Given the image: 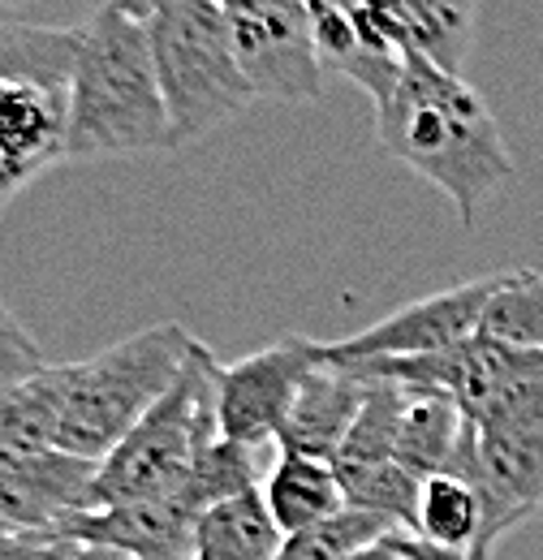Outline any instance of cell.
I'll list each match as a JSON object with an SVG mask.
<instances>
[{
  "label": "cell",
  "mask_w": 543,
  "mask_h": 560,
  "mask_svg": "<svg viewBox=\"0 0 543 560\" xmlns=\"http://www.w3.org/2000/svg\"><path fill=\"white\" fill-rule=\"evenodd\" d=\"M496 277L500 272L462 280L431 298L406 302L402 311L376 319L371 328L345 341H320V358L333 366H349V362H376V358H423V353L453 350L483 328V311L496 293Z\"/></svg>",
  "instance_id": "cell-9"
},
{
  "label": "cell",
  "mask_w": 543,
  "mask_h": 560,
  "mask_svg": "<svg viewBox=\"0 0 543 560\" xmlns=\"http://www.w3.org/2000/svg\"><path fill=\"white\" fill-rule=\"evenodd\" d=\"M108 4H117V9H126L135 18H151V13L169 9V4H182V0H108Z\"/></svg>",
  "instance_id": "cell-29"
},
{
  "label": "cell",
  "mask_w": 543,
  "mask_h": 560,
  "mask_svg": "<svg viewBox=\"0 0 543 560\" xmlns=\"http://www.w3.org/2000/svg\"><path fill=\"white\" fill-rule=\"evenodd\" d=\"M204 513L207 504L199 500V491L182 483V488L151 495V500H135V504L86 509L61 530L82 544H104L138 560H190L195 526Z\"/></svg>",
  "instance_id": "cell-11"
},
{
  "label": "cell",
  "mask_w": 543,
  "mask_h": 560,
  "mask_svg": "<svg viewBox=\"0 0 543 560\" xmlns=\"http://www.w3.org/2000/svg\"><path fill=\"white\" fill-rule=\"evenodd\" d=\"M13 530H9V522H4V513H0V539H9Z\"/></svg>",
  "instance_id": "cell-30"
},
{
  "label": "cell",
  "mask_w": 543,
  "mask_h": 560,
  "mask_svg": "<svg viewBox=\"0 0 543 560\" xmlns=\"http://www.w3.org/2000/svg\"><path fill=\"white\" fill-rule=\"evenodd\" d=\"M409 535H418L423 544L449 548V552H466L475 560L478 539H483V500H478V491L458 475L427 479Z\"/></svg>",
  "instance_id": "cell-19"
},
{
  "label": "cell",
  "mask_w": 543,
  "mask_h": 560,
  "mask_svg": "<svg viewBox=\"0 0 543 560\" xmlns=\"http://www.w3.org/2000/svg\"><path fill=\"white\" fill-rule=\"evenodd\" d=\"M66 410V366H48L35 380L0 393V470L57 448V427Z\"/></svg>",
  "instance_id": "cell-15"
},
{
  "label": "cell",
  "mask_w": 543,
  "mask_h": 560,
  "mask_svg": "<svg viewBox=\"0 0 543 560\" xmlns=\"http://www.w3.org/2000/svg\"><path fill=\"white\" fill-rule=\"evenodd\" d=\"M285 535L276 530L264 488L211 504L195 526L190 560H276Z\"/></svg>",
  "instance_id": "cell-16"
},
{
  "label": "cell",
  "mask_w": 543,
  "mask_h": 560,
  "mask_svg": "<svg viewBox=\"0 0 543 560\" xmlns=\"http://www.w3.org/2000/svg\"><path fill=\"white\" fill-rule=\"evenodd\" d=\"M73 560H138V557H130V552H117V548H104V544H82V539H78Z\"/></svg>",
  "instance_id": "cell-28"
},
{
  "label": "cell",
  "mask_w": 543,
  "mask_h": 560,
  "mask_svg": "<svg viewBox=\"0 0 543 560\" xmlns=\"http://www.w3.org/2000/svg\"><path fill=\"white\" fill-rule=\"evenodd\" d=\"M173 151L195 147L255 104L220 0H182L147 18Z\"/></svg>",
  "instance_id": "cell-5"
},
{
  "label": "cell",
  "mask_w": 543,
  "mask_h": 560,
  "mask_svg": "<svg viewBox=\"0 0 543 560\" xmlns=\"http://www.w3.org/2000/svg\"><path fill=\"white\" fill-rule=\"evenodd\" d=\"M475 422L505 427V431H543V362L535 371H527L518 384H509Z\"/></svg>",
  "instance_id": "cell-23"
},
{
  "label": "cell",
  "mask_w": 543,
  "mask_h": 560,
  "mask_svg": "<svg viewBox=\"0 0 543 560\" xmlns=\"http://www.w3.org/2000/svg\"><path fill=\"white\" fill-rule=\"evenodd\" d=\"M264 504L285 539L349 509L337 466L311 453H289V448H276V462L264 475Z\"/></svg>",
  "instance_id": "cell-14"
},
{
  "label": "cell",
  "mask_w": 543,
  "mask_h": 560,
  "mask_svg": "<svg viewBox=\"0 0 543 560\" xmlns=\"http://www.w3.org/2000/svg\"><path fill=\"white\" fill-rule=\"evenodd\" d=\"M478 457L500 500H509L527 517L543 509V431L478 427Z\"/></svg>",
  "instance_id": "cell-18"
},
{
  "label": "cell",
  "mask_w": 543,
  "mask_h": 560,
  "mask_svg": "<svg viewBox=\"0 0 543 560\" xmlns=\"http://www.w3.org/2000/svg\"><path fill=\"white\" fill-rule=\"evenodd\" d=\"M397 544H402V552L409 560H471L466 552H449V548H436V544H423L418 535H409V530H397Z\"/></svg>",
  "instance_id": "cell-26"
},
{
  "label": "cell",
  "mask_w": 543,
  "mask_h": 560,
  "mask_svg": "<svg viewBox=\"0 0 543 560\" xmlns=\"http://www.w3.org/2000/svg\"><path fill=\"white\" fill-rule=\"evenodd\" d=\"M362 380V375H358ZM409 388L397 380H367V401L349 427L340 453L333 457L337 470H358V466H384L397 457V435L406 419Z\"/></svg>",
  "instance_id": "cell-20"
},
{
  "label": "cell",
  "mask_w": 543,
  "mask_h": 560,
  "mask_svg": "<svg viewBox=\"0 0 543 560\" xmlns=\"http://www.w3.org/2000/svg\"><path fill=\"white\" fill-rule=\"evenodd\" d=\"M53 362L44 358L39 341L26 332V324L0 302V393L35 380L39 371H48Z\"/></svg>",
  "instance_id": "cell-24"
},
{
  "label": "cell",
  "mask_w": 543,
  "mask_h": 560,
  "mask_svg": "<svg viewBox=\"0 0 543 560\" xmlns=\"http://www.w3.org/2000/svg\"><path fill=\"white\" fill-rule=\"evenodd\" d=\"M255 100L311 104L324 95V61L307 0H220Z\"/></svg>",
  "instance_id": "cell-7"
},
{
  "label": "cell",
  "mask_w": 543,
  "mask_h": 560,
  "mask_svg": "<svg viewBox=\"0 0 543 560\" xmlns=\"http://www.w3.org/2000/svg\"><path fill=\"white\" fill-rule=\"evenodd\" d=\"M100 462L66 448H44L26 462L0 470V513L13 535L61 530L78 513L91 509Z\"/></svg>",
  "instance_id": "cell-12"
},
{
  "label": "cell",
  "mask_w": 543,
  "mask_h": 560,
  "mask_svg": "<svg viewBox=\"0 0 543 560\" xmlns=\"http://www.w3.org/2000/svg\"><path fill=\"white\" fill-rule=\"evenodd\" d=\"M78 539L66 530H35L0 539V560H73Z\"/></svg>",
  "instance_id": "cell-25"
},
{
  "label": "cell",
  "mask_w": 543,
  "mask_h": 560,
  "mask_svg": "<svg viewBox=\"0 0 543 560\" xmlns=\"http://www.w3.org/2000/svg\"><path fill=\"white\" fill-rule=\"evenodd\" d=\"M362 401H367V380H358L354 371L320 358V366L302 384V393L293 401V415H289L276 444L289 448V453H311V457L333 462L354 419H358V410H362Z\"/></svg>",
  "instance_id": "cell-13"
},
{
  "label": "cell",
  "mask_w": 543,
  "mask_h": 560,
  "mask_svg": "<svg viewBox=\"0 0 543 560\" xmlns=\"http://www.w3.org/2000/svg\"><path fill=\"white\" fill-rule=\"evenodd\" d=\"M315 366H320V341L311 337H285L238 362H220L216 371L220 435L246 448H264L268 440H280L293 415V401Z\"/></svg>",
  "instance_id": "cell-8"
},
{
  "label": "cell",
  "mask_w": 543,
  "mask_h": 560,
  "mask_svg": "<svg viewBox=\"0 0 543 560\" xmlns=\"http://www.w3.org/2000/svg\"><path fill=\"white\" fill-rule=\"evenodd\" d=\"M195 341L199 337L182 324H151L95 358L66 366V410L57 427V448L104 462L177 384Z\"/></svg>",
  "instance_id": "cell-4"
},
{
  "label": "cell",
  "mask_w": 543,
  "mask_h": 560,
  "mask_svg": "<svg viewBox=\"0 0 543 560\" xmlns=\"http://www.w3.org/2000/svg\"><path fill=\"white\" fill-rule=\"evenodd\" d=\"M82 26L0 22V211L69 164V100Z\"/></svg>",
  "instance_id": "cell-3"
},
{
  "label": "cell",
  "mask_w": 543,
  "mask_h": 560,
  "mask_svg": "<svg viewBox=\"0 0 543 560\" xmlns=\"http://www.w3.org/2000/svg\"><path fill=\"white\" fill-rule=\"evenodd\" d=\"M466 415L453 397L444 393H427V388H409L406 419H402V435H397V466L409 470L414 479H436L444 475L458 440H462Z\"/></svg>",
  "instance_id": "cell-17"
},
{
  "label": "cell",
  "mask_w": 543,
  "mask_h": 560,
  "mask_svg": "<svg viewBox=\"0 0 543 560\" xmlns=\"http://www.w3.org/2000/svg\"><path fill=\"white\" fill-rule=\"evenodd\" d=\"M371 108L376 142L436 186L466 229L518 173L487 100L462 73L440 70L427 57H406L397 86Z\"/></svg>",
  "instance_id": "cell-1"
},
{
  "label": "cell",
  "mask_w": 543,
  "mask_h": 560,
  "mask_svg": "<svg viewBox=\"0 0 543 560\" xmlns=\"http://www.w3.org/2000/svg\"><path fill=\"white\" fill-rule=\"evenodd\" d=\"M354 560H409V557L402 552V544H397V530H389L376 548H367L362 557H354Z\"/></svg>",
  "instance_id": "cell-27"
},
{
  "label": "cell",
  "mask_w": 543,
  "mask_h": 560,
  "mask_svg": "<svg viewBox=\"0 0 543 560\" xmlns=\"http://www.w3.org/2000/svg\"><path fill=\"white\" fill-rule=\"evenodd\" d=\"M216 371H220V362L211 358L204 341H195L190 362L177 375V384L100 462L91 509H117V504L151 500V495H164V491L182 488L190 479L195 462L220 440Z\"/></svg>",
  "instance_id": "cell-6"
},
{
  "label": "cell",
  "mask_w": 543,
  "mask_h": 560,
  "mask_svg": "<svg viewBox=\"0 0 543 560\" xmlns=\"http://www.w3.org/2000/svg\"><path fill=\"white\" fill-rule=\"evenodd\" d=\"M478 332L522 350H543V272H531V268L500 272Z\"/></svg>",
  "instance_id": "cell-21"
},
{
  "label": "cell",
  "mask_w": 543,
  "mask_h": 560,
  "mask_svg": "<svg viewBox=\"0 0 543 560\" xmlns=\"http://www.w3.org/2000/svg\"><path fill=\"white\" fill-rule=\"evenodd\" d=\"M478 0H367L354 13L358 48L371 61L427 57L431 66L462 73L475 39Z\"/></svg>",
  "instance_id": "cell-10"
},
{
  "label": "cell",
  "mask_w": 543,
  "mask_h": 560,
  "mask_svg": "<svg viewBox=\"0 0 543 560\" xmlns=\"http://www.w3.org/2000/svg\"><path fill=\"white\" fill-rule=\"evenodd\" d=\"M173 151V126L155 73L151 22L100 4L82 26L69 100V164Z\"/></svg>",
  "instance_id": "cell-2"
},
{
  "label": "cell",
  "mask_w": 543,
  "mask_h": 560,
  "mask_svg": "<svg viewBox=\"0 0 543 560\" xmlns=\"http://www.w3.org/2000/svg\"><path fill=\"white\" fill-rule=\"evenodd\" d=\"M389 530H397V526H389L376 513L345 509V513L311 526V530H302V535H289L280 544V557L276 560H354L362 557L367 548H376Z\"/></svg>",
  "instance_id": "cell-22"
}]
</instances>
